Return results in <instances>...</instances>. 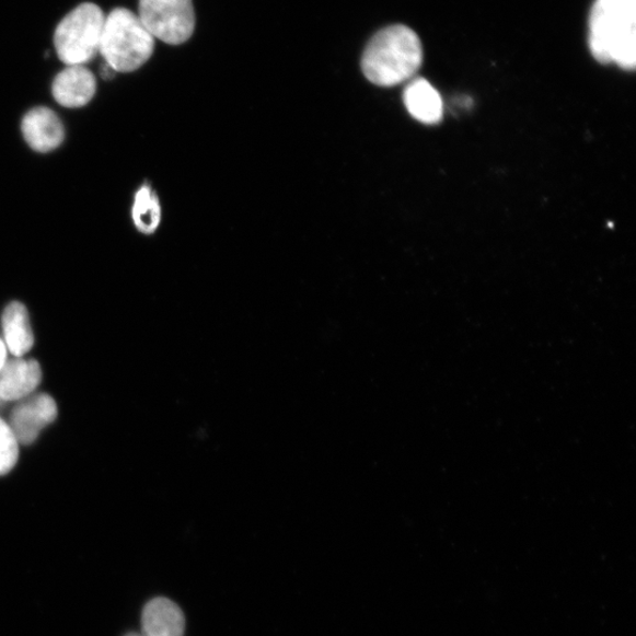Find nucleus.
<instances>
[{"label": "nucleus", "mask_w": 636, "mask_h": 636, "mask_svg": "<svg viewBox=\"0 0 636 636\" xmlns=\"http://www.w3.org/2000/svg\"><path fill=\"white\" fill-rule=\"evenodd\" d=\"M589 49L602 65H636V0H595L589 15Z\"/></svg>", "instance_id": "nucleus-1"}, {"label": "nucleus", "mask_w": 636, "mask_h": 636, "mask_svg": "<svg viewBox=\"0 0 636 636\" xmlns=\"http://www.w3.org/2000/svg\"><path fill=\"white\" fill-rule=\"evenodd\" d=\"M424 49L415 31L406 25L388 26L372 37L362 57L367 80L379 86L408 81L421 68Z\"/></svg>", "instance_id": "nucleus-2"}, {"label": "nucleus", "mask_w": 636, "mask_h": 636, "mask_svg": "<svg viewBox=\"0 0 636 636\" xmlns=\"http://www.w3.org/2000/svg\"><path fill=\"white\" fill-rule=\"evenodd\" d=\"M154 50V38L138 15L117 8L105 15L100 54L116 72H132L147 63Z\"/></svg>", "instance_id": "nucleus-3"}, {"label": "nucleus", "mask_w": 636, "mask_h": 636, "mask_svg": "<svg viewBox=\"0 0 636 636\" xmlns=\"http://www.w3.org/2000/svg\"><path fill=\"white\" fill-rule=\"evenodd\" d=\"M105 22L103 10L84 3L72 10L55 31V48L63 63L84 66L100 53Z\"/></svg>", "instance_id": "nucleus-4"}, {"label": "nucleus", "mask_w": 636, "mask_h": 636, "mask_svg": "<svg viewBox=\"0 0 636 636\" xmlns=\"http://www.w3.org/2000/svg\"><path fill=\"white\" fill-rule=\"evenodd\" d=\"M137 15L153 38L166 44H183L195 31L193 0H139Z\"/></svg>", "instance_id": "nucleus-5"}, {"label": "nucleus", "mask_w": 636, "mask_h": 636, "mask_svg": "<svg viewBox=\"0 0 636 636\" xmlns=\"http://www.w3.org/2000/svg\"><path fill=\"white\" fill-rule=\"evenodd\" d=\"M56 401L48 394H33L21 401L10 414L9 426L20 444H33L41 431L55 423Z\"/></svg>", "instance_id": "nucleus-6"}, {"label": "nucleus", "mask_w": 636, "mask_h": 636, "mask_svg": "<svg viewBox=\"0 0 636 636\" xmlns=\"http://www.w3.org/2000/svg\"><path fill=\"white\" fill-rule=\"evenodd\" d=\"M42 379V368L36 360L24 358L7 360L0 369V398L4 402H19L33 395Z\"/></svg>", "instance_id": "nucleus-7"}, {"label": "nucleus", "mask_w": 636, "mask_h": 636, "mask_svg": "<svg viewBox=\"0 0 636 636\" xmlns=\"http://www.w3.org/2000/svg\"><path fill=\"white\" fill-rule=\"evenodd\" d=\"M97 89L96 77L84 66H70L59 72L53 84L54 97L66 107L86 105Z\"/></svg>", "instance_id": "nucleus-8"}, {"label": "nucleus", "mask_w": 636, "mask_h": 636, "mask_svg": "<svg viewBox=\"0 0 636 636\" xmlns=\"http://www.w3.org/2000/svg\"><path fill=\"white\" fill-rule=\"evenodd\" d=\"M22 130L27 144L38 152L53 151L65 139L63 124L48 107H36L27 113Z\"/></svg>", "instance_id": "nucleus-9"}, {"label": "nucleus", "mask_w": 636, "mask_h": 636, "mask_svg": "<svg viewBox=\"0 0 636 636\" xmlns=\"http://www.w3.org/2000/svg\"><path fill=\"white\" fill-rule=\"evenodd\" d=\"M185 617L178 604L166 598L152 599L142 613V636H184Z\"/></svg>", "instance_id": "nucleus-10"}, {"label": "nucleus", "mask_w": 636, "mask_h": 636, "mask_svg": "<svg viewBox=\"0 0 636 636\" xmlns=\"http://www.w3.org/2000/svg\"><path fill=\"white\" fill-rule=\"evenodd\" d=\"M408 113L418 122L436 126L443 118L440 93L424 79L413 81L403 93Z\"/></svg>", "instance_id": "nucleus-11"}, {"label": "nucleus", "mask_w": 636, "mask_h": 636, "mask_svg": "<svg viewBox=\"0 0 636 636\" xmlns=\"http://www.w3.org/2000/svg\"><path fill=\"white\" fill-rule=\"evenodd\" d=\"M2 325L7 349L13 358H24L35 345L26 307L20 302L10 303L4 310Z\"/></svg>", "instance_id": "nucleus-12"}, {"label": "nucleus", "mask_w": 636, "mask_h": 636, "mask_svg": "<svg viewBox=\"0 0 636 636\" xmlns=\"http://www.w3.org/2000/svg\"><path fill=\"white\" fill-rule=\"evenodd\" d=\"M161 206L157 194L149 185H143L135 196L132 219L135 226L144 234H152L161 223Z\"/></svg>", "instance_id": "nucleus-13"}, {"label": "nucleus", "mask_w": 636, "mask_h": 636, "mask_svg": "<svg viewBox=\"0 0 636 636\" xmlns=\"http://www.w3.org/2000/svg\"><path fill=\"white\" fill-rule=\"evenodd\" d=\"M20 443L8 423L0 417V476L10 473L18 464Z\"/></svg>", "instance_id": "nucleus-14"}, {"label": "nucleus", "mask_w": 636, "mask_h": 636, "mask_svg": "<svg viewBox=\"0 0 636 636\" xmlns=\"http://www.w3.org/2000/svg\"><path fill=\"white\" fill-rule=\"evenodd\" d=\"M7 360H8V349L4 344V340L0 338V369H2Z\"/></svg>", "instance_id": "nucleus-15"}, {"label": "nucleus", "mask_w": 636, "mask_h": 636, "mask_svg": "<svg viewBox=\"0 0 636 636\" xmlns=\"http://www.w3.org/2000/svg\"><path fill=\"white\" fill-rule=\"evenodd\" d=\"M115 73H116V71L114 69H112L111 67H108L107 65H105L102 69V74H103L105 80L113 79Z\"/></svg>", "instance_id": "nucleus-16"}, {"label": "nucleus", "mask_w": 636, "mask_h": 636, "mask_svg": "<svg viewBox=\"0 0 636 636\" xmlns=\"http://www.w3.org/2000/svg\"><path fill=\"white\" fill-rule=\"evenodd\" d=\"M126 636H142L141 634H137V633H129Z\"/></svg>", "instance_id": "nucleus-17"}, {"label": "nucleus", "mask_w": 636, "mask_h": 636, "mask_svg": "<svg viewBox=\"0 0 636 636\" xmlns=\"http://www.w3.org/2000/svg\"><path fill=\"white\" fill-rule=\"evenodd\" d=\"M4 405V401L2 398H0V407H2Z\"/></svg>", "instance_id": "nucleus-18"}]
</instances>
